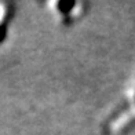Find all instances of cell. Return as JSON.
<instances>
[{
	"label": "cell",
	"instance_id": "1",
	"mask_svg": "<svg viewBox=\"0 0 135 135\" xmlns=\"http://www.w3.org/2000/svg\"><path fill=\"white\" fill-rule=\"evenodd\" d=\"M8 13L6 14V17H4V20H3V22L0 23V43H2L3 40H4V37H6V33H7V21H8Z\"/></svg>",
	"mask_w": 135,
	"mask_h": 135
}]
</instances>
